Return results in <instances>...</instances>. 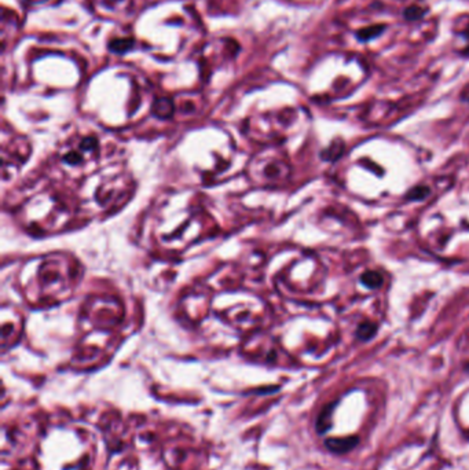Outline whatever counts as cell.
<instances>
[{
	"label": "cell",
	"instance_id": "7a4b0ae2",
	"mask_svg": "<svg viewBox=\"0 0 469 470\" xmlns=\"http://www.w3.org/2000/svg\"><path fill=\"white\" fill-rule=\"evenodd\" d=\"M333 410H335V403H332V404H328V406L321 411L320 417L317 419V430L318 433H325L328 432L332 426V414H333Z\"/></svg>",
	"mask_w": 469,
	"mask_h": 470
},
{
	"label": "cell",
	"instance_id": "6da1fadb",
	"mask_svg": "<svg viewBox=\"0 0 469 470\" xmlns=\"http://www.w3.org/2000/svg\"><path fill=\"white\" fill-rule=\"evenodd\" d=\"M359 444L358 436H347V437H331L326 438L325 447L333 454H346Z\"/></svg>",
	"mask_w": 469,
	"mask_h": 470
},
{
	"label": "cell",
	"instance_id": "5b68a950",
	"mask_svg": "<svg viewBox=\"0 0 469 470\" xmlns=\"http://www.w3.org/2000/svg\"><path fill=\"white\" fill-rule=\"evenodd\" d=\"M429 194H431V188L428 187V186H416V187L410 188L409 191L406 192L405 198L407 201H422Z\"/></svg>",
	"mask_w": 469,
	"mask_h": 470
},
{
	"label": "cell",
	"instance_id": "3957f363",
	"mask_svg": "<svg viewBox=\"0 0 469 470\" xmlns=\"http://www.w3.org/2000/svg\"><path fill=\"white\" fill-rule=\"evenodd\" d=\"M359 279H361L362 285H365L368 289H372V290L380 289L384 283L383 275L377 271H366L361 275Z\"/></svg>",
	"mask_w": 469,
	"mask_h": 470
},
{
	"label": "cell",
	"instance_id": "277c9868",
	"mask_svg": "<svg viewBox=\"0 0 469 470\" xmlns=\"http://www.w3.org/2000/svg\"><path fill=\"white\" fill-rule=\"evenodd\" d=\"M377 329H379V327H377V325L373 323V322H362V323L358 325L357 337L361 341H369V340H372V338L376 336Z\"/></svg>",
	"mask_w": 469,
	"mask_h": 470
}]
</instances>
